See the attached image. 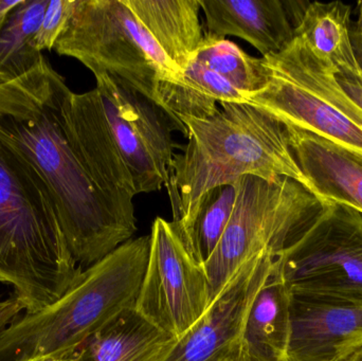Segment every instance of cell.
I'll list each match as a JSON object with an SVG mask.
<instances>
[{"label": "cell", "mask_w": 362, "mask_h": 361, "mask_svg": "<svg viewBox=\"0 0 362 361\" xmlns=\"http://www.w3.org/2000/svg\"><path fill=\"white\" fill-rule=\"evenodd\" d=\"M358 12H359V18L357 23L362 25V1L358 2Z\"/></svg>", "instance_id": "32"}, {"label": "cell", "mask_w": 362, "mask_h": 361, "mask_svg": "<svg viewBox=\"0 0 362 361\" xmlns=\"http://www.w3.org/2000/svg\"><path fill=\"white\" fill-rule=\"evenodd\" d=\"M308 1L199 0L209 37L231 35L252 45L262 55L278 54L296 38Z\"/></svg>", "instance_id": "13"}, {"label": "cell", "mask_w": 362, "mask_h": 361, "mask_svg": "<svg viewBox=\"0 0 362 361\" xmlns=\"http://www.w3.org/2000/svg\"><path fill=\"white\" fill-rule=\"evenodd\" d=\"M48 4L49 0H23L11 13L0 33V72L23 78L46 63L34 40Z\"/></svg>", "instance_id": "20"}, {"label": "cell", "mask_w": 362, "mask_h": 361, "mask_svg": "<svg viewBox=\"0 0 362 361\" xmlns=\"http://www.w3.org/2000/svg\"><path fill=\"white\" fill-rule=\"evenodd\" d=\"M23 0H0V33L11 13L23 4Z\"/></svg>", "instance_id": "30"}, {"label": "cell", "mask_w": 362, "mask_h": 361, "mask_svg": "<svg viewBox=\"0 0 362 361\" xmlns=\"http://www.w3.org/2000/svg\"><path fill=\"white\" fill-rule=\"evenodd\" d=\"M285 126L296 160L313 193L362 213V155L305 129Z\"/></svg>", "instance_id": "15"}, {"label": "cell", "mask_w": 362, "mask_h": 361, "mask_svg": "<svg viewBox=\"0 0 362 361\" xmlns=\"http://www.w3.org/2000/svg\"><path fill=\"white\" fill-rule=\"evenodd\" d=\"M346 361H362V348L361 350H358L356 353L353 354Z\"/></svg>", "instance_id": "31"}, {"label": "cell", "mask_w": 362, "mask_h": 361, "mask_svg": "<svg viewBox=\"0 0 362 361\" xmlns=\"http://www.w3.org/2000/svg\"><path fill=\"white\" fill-rule=\"evenodd\" d=\"M76 0H49L46 12L36 33V49L40 52L52 50L61 34L63 33L68 20L71 17Z\"/></svg>", "instance_id": "25"}, {"label": "cell", "mask_w": 362, "mask_h": 361, "mask_svg": "<svg viewBox=\"0 0 362 361\" xmlns=\"http://www.w3.org/2000/svg\"><path fill=\"white\" fill-rule=\"evenodd\" d=\"M83 271L42 174L0 129V283L31 314L59 300Z\"/></svg>", "instance_id": "3"}, {"label": "cell", "mask_w": 362, "mask_h": 361, "mask_svg": "<svg viewBox=\"0 0 362 361\" xmlns=\"http://www.w3.org/2000/svg\"><path fill=\"white\" fill-rule=\"evenodd\" d=\"M183 83L217 103H248L249 97L236 89L223 76L192 61L183 70Z\"/></svg>", "instance_id": "24"}, {"label": "cell", "mask_w": 362, "mask_h": 361, "mask_svg": "<svg viewBox=\"0 0 362 361\" xmlns=\"http://www.w3.org/2000/svg\"><path fill=\"white\" fill-rule=\"evenodd\" d=\"M51 69L47 61L23 78H12L0 72V119L27 118L37 112L48 89Z\"/></svg>", "instance_id": "23"}, {"label": "cell", "mask_w": 362, "mask_h": 361, "mask_svg": "<svg viewBox=\"0 0 362 361\" xmlns=\"http://www.w3.org/2000/svg\"><path fill=\"white\" fill-rule=\"evenodd\" d=\"M236 186L226 184L211 189L200 199L187 228L180 233L198 262L211 258L233 213Z\"/></svg>", "instance_id": "22"}, {"label": "cell", "mask_w": 362, "mask_h": 361, "mask_svg": "<svg viewBox=\"0 0 362 361\" xmlns=\"http://www.w3.org/2000/svg\"><path fill=\"white\" fill-rule=\"evenodd\" d=\"M193 59L223 76L249 97L263 90L269 80L263 59L247 54L227 38L204 35Z\"/></svg>", "instance_id": "21"}, {"label": "cell", "mask_w": 362, "mask_h": 361, "mask_svg": "<svg viewBox=\"0 0 362 361\" xmlns=\"http://www.w3.org/2000/svg\"><path fill=\"white\" fill-rule=\"evenodd\" d=\"M40 361H89V356L88 353H87L86 348L83 345V347L76 350V351L62 354V355L53 356V357L46 358V360Z\"/></svg>", "instance_id": "29"}, {"label": "cell", "mask_w": 362, "mask_h": 361, "mask_svg": "<svg viewBox=\"0 0 362 361\" xmlns=\"http://www.w3.org/2000/svg\"><path fill=\"white\" fill-rule=\"evenodd\" d=\"M23 311H25V307L16 297L6 300L0 299V334L18 319Z\"/></svg>", "instance_id": "27"}, {"label": "cell", "mask_w": 362, "mask_h": 361, "mask_svg": "<svg viewBox=\"0 0 362 361\" xmlns=\"http://www.w3.org/2000/svg\"><path fill=\"white\" fill-rule=\"evenodd\" d=\"M64 117L68 139L95 184L117 207L135 216L133 179L117 150L97 89L70 90Z\"/></svg>", "instance_id": "11"}, {"label": "cell", "mask_w": 362, "mask_h": 361, "mask_svg": "<svg viewBox=\"0 0 362 361\" xmlns=\"http://www.w3.org/2000/svg\"><path fill=\"white\" fill-rule=\"evenodd\" d=\"M135 311L178 341L211 305L210 282L173 223L155 218Z\"/></svg>", "instance_id": "9"}, {"label": "cell", "mask_w": 362, "mask_h": 361, "mask_svg": "<svg viewBox=\"0 0 362 361\" xmlns=\"http://www.w3.org/2000/svg\"><path fill=\"white\" fill-rule=\"evenodd\" d=\"M351 42L357 67L362 73V25L356 23V27L351 30Z\"/></svg>", "instance_id": "28"}, {"label": "cell", "mask_w": 362, "mask_h": 361, "mask_svg": "<svg viewBox=\"0 0 362 361\" xmlns=\"http://www.w3.org/2000/svg\"><path fill=\"white\" fill-rule=\"evenodd\" d=\"M351 6L341 1L310 2L296 31V37L335 73L359 71L351 42Z\"/></svg>", "instance_id": "19"}, {"label": "cell", "mask_w": 362, "mask_h": 361, "mask_svg": "<svg viewBox=\"0 0 362 361\" xmlns=\"http://www.w3.org/2000/svg\"><path fill=\"white\" fill-rule=\"evenodd\" d=\"M176 339L129 309L84 347L89 361H163Z\"/></svg>", "instance_id": "18"}, {"label": "cell", "mask_w": 362, "mask_h": 361, "mask_svg": "<svg viewBox=\"0 0 362 361\" xmlns=\"http://www.w3.org/2000/svg\"><path fill=\"white\" fill-rule=\"evenodd\" d=\"M362 348V303L291 296L288 361H346Z\"/></svg>", "instance_id": "12"}, {"label": "cell", "mask_w": 362, "mask_h": 361, "mask_svg": "<svg viewBox=\"0 0 362 361\" xmlns=\"http://www.w3.org/2000/svg\"><path fill=\"white\" fill-rule=\"evenodd\" d=\"M170 61L183 72L204 40L199 0H123Z\"/></svg>", "instance_id": "17"}, {"label": "cell", "mask_w": 362, "mask_h": 361, "mask_svg": "<svg viewBox=\"0 0 362 361\" xmlns=\"http://www.w3.org/2000/svg\"><path fill=\"white\" fill-rule=\"evenodd\" d=\"M276 258L261 254L243 263L163 361H248L244 351L247 317Z\"/></svg>", "instance_id": "10"}, {"label": "cell", "mask_w": 362, "mask_h": 361, "mask_svg": "<svg viewBox=\"0 0 362 361\" xmlns=\"http://www.w3.org/2000/svg\"><path fill=\"white\" fill-rule=\"evenodd\" d=\"M265 66L269 74L267 86L251 95L248 104L274 114L284 124L305 129L362 155L361 126L333 104Z\"/></svg>", "instance_id": "14"}, {"label": "cell", "mask_w": 362, "mask_h": 361, "mask_svg": "<svg viewBox=\"0 0 362 361\" xmlns=\"http://www.w3.org/2000/svg\"><path fill=\"white\" fill-rule=\"evenodd\" d=\"M276 260L291 296L362 303V213L329 203Z\"/></svg>", "instance_id": "7"}, {"label": "cell", "mask_w": 362, "mask_h": 361, "mask_svg": "<svg viewBox=\"0 0 362 361\" xmlns=\"http://www.w3.org/2000/svg\"><path fill=\"white\" fill-rule=\"evenodd\" d=\"M53 49L78 59L93 76L121 78L159 105V83L182 78L123 0H76Z\"/></svg>", "instance_id": "6"}, {"label": "cell", "mask_w": 362, "mask_h": 361, "mask_svg": "<svg viewBox=\"0 0 362 361\" xmlns=\"http://www.w3.org/2000/svg\"><path fill=\"white\" fill-rule=\"evenodd\" d=\"M70 89L54 70L40 110L0 119L8 135L37 167L50 191L66 243L83 269L133 239L137 218L117 207L95 184L66 133L64 102Z\"/></svg>", "instance_id": "1"}, {"label": "cell", "mask_w": 362, "mask_h": 361, "mask_svg": "<svg viewBox=\"0 0 362 361\" xmlns=\"http://www.w3.org/2000/svg\"><path fill=\"white\" fill-rule=\"evenodd\" d=\"M342 90L362 110V73L361 71H342L335 73Z\"/></svg>", "instance_id": "26"}, {"label": "cell", "mask_w": 362, "mask_h": 361, "mask_svg": "<svg viewBox=\"0 0 362 361\" xmlns=\"http://www.w3.org/2000/svg\"><path fill=\"white\" fill-rule=\"evenodd\" d=\"M206 119L180 118L187 141L174 154L167 189L174 226L182 233L202 197L211 189L234 184L243 176L288 177L313 193L289 143L284 123L248 103H218Z\"/></svg>", "instance_id": "2"}, {"label": "cell", "mask_w": 362, "mask_h": 361, "mask_svg": "<svg viewBox=\"0 0 362 361\" xmlns=\"http://www.w3.org/2000/svg\"><path fill=\"white\" fill-rule=\"evenodd\" d=\"M291 304V294L276 258L247 317L244 351L248 361H288Z\"/></svg>", "instance_id": "16"}, {"label": "cell", "mask_w": 362, "mask_h": 361, "mask_svg": "<svg viewBox=\"0 0 362 361\" xmlns=\"http://www.w3.org/2000/svg\"><path fill=\"white\" fill-rule=\"evenodd\" d=\"M235 186L233 213L204 265L211 303L243 263L261 254L280 256L331 203L288 177L266 180L246 175Z\"/></svg>", "instance_id": "5"}, {"label": "cell", "mask_w": 362, "mask_h": 361, "mask_svg": "<svg viewBox=\"0 0 362 361\" xmlns=\"http://www.w3.org/2000/svg\"><path fill=\"white\" fill-rule=\"evenodd\" d=\"M97 89L119 154L136 195L167 186L174 156V131L187 137V129L165 108L129 83L108 73L95 74Z\"/></svg>", "instance_id": "8"}, {"label": "cell", "mask_w": 362, "mask_h": 361, "mask_svg": "<svg viewBox=\"0 0 362 361\" xmlns=\"http://www.w3.org/2000/svg\"><path fill=\"white\" fill-rule=\"evenodd\" d=\"M150 245V235L129 239L84 269L59 300L13 322L0 334V361H40L76 351L135 309Z\"/></svg>", "instance_id": "4"}]
</instances>
